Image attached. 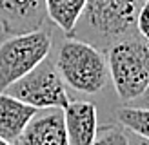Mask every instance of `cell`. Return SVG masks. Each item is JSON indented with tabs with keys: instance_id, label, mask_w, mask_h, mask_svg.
Listing matches in <instances>:
<instances>
[{
	"instance_id": "5bb4252c",
	"label": "cell",
	"mask_w": 149,
	"mask_h": 145,
	"mask_svg": "<svg viewBox=\"0 0 149 145\" xmlns=\"http://www.w3.org/2000/svg\"><path fill=\"white\" fill-rule=\"evenodd\" d=\"M129 105L131 107H140V109H149V85H147V89L140 94L133 104H129Z\"/></svg>"
},
{
	"instance_id": "7a4b0ae2",
	"label": "cell",
	"mask_w": 149,
	"mask_h": 145,
	"mask_svg": "<svg viewBox=\"0 0 149 145\" xmlns=\"http://www.w3.org/2000/svg\"><path fill=\"white\" fill-rule=\"evenodd\" d=\"M55 67L65 87L80 94H98L109 82L106 55L89 44L65 38L55 53Z\"/></svg>"
},
{
	"instance_id": "52a82bcc",
	"label": "cell",
	"mask_w": 149,
	"mask_h": 145,
	"mask_svg": "<svg viewBox=\"0 0 149 145\" xmlns=\"http://www.w3.org/2000/svg\"><path fill=\"white\" fill-rule=\"evenodd\" d=\"M13 145H69L62 109H40Z\"/></svg>"
},
{
	"instance_id": "ac0fdd59",
	"label": "cell",
	"mask_w": 149,
	"mask_h": 145,
	"mask_svg": "<svg viewBox=\"0 0 149 145\" xmlns=\"http://www.w3.org/2000/svg\"><path fill=\"white\" fill-rule=\"evenodd\" d=\"M0 31H2V29H0Z\"/></svg>"
},
{
	"instance_id": "ba28073f",
	"label": "cell",
	"mask_w": 149,
	"mask_h": 145,
	"mask_svg": "<svg viewBox=\"0 0 149 145\" xmlns=\"http://www.w3.org/2000/svg\"><path fill=\"white\" fill-rule=\"evenodd\" d=\"M69 145H93L98 134V109L93 102L71 100L62 109Z\"/></svg>"
},
{
	"instance_id": "2e32d148",
	"label": "cell",
	"mask_w": 149,
	"mask_h": 145,
	"mask_svg": "<svg viewBox=\"0 0 149 145\" xmlns=\"http://www.w3.org/2000/svg\"><path fill=\"white\" fill-rule=\"evenodd\" d=\"M0 145H13V143H9V142H6V140H2V138H0Z\"/></svg>"
},
{
	"instance_id": "8992f818",
	"label": "cell",
	"mask_w": 149,
	"mask_h": 145,
	"mask_svg": "<svg viewBox=\"0 0 149 145\" xmlns=\"http://www.w3.org/2000/svg\"><path fill=\"white\" fill-rule=\"evenodd\" d=\"M46 22L44 0H0V29L6 36L35 31Z\"/></svg>"
},
{
	"instance_id": "d6986e66",
	"label": "cell",
	"mask_w": 149,
	"mask_h": 145,
	"mask_svg": "<svg viewBox=\"0 0 149 145\" xmlns=\"http://www.w3.org/2000/svg\"><path fill=\"white\" fill-rule=\"evenodd\" d=\"M140 2H142V0H140Z\"/></svg>"
},
{
	"instance_id": "30bf717a",
	"label": "cell",
	"mask_w": 149,
	"mask_h": 145,
	"mask_svg": "<svg viewBox=\"0 0 149 145\" xmlns=\"http://www.w3.org/2000/svg\"><path fill=\"white\" fill-rule=\"evenodd\" d=\"M44 2L47 20L56 29H60L64 36H69L87 0H44Z\"/></svg>"
},
{
	"instance_id": "8fae6325",
	"label": "cell",
	"mask_w": 149,
	"mask_h": 145,
	"mask_svg": "<svg viewBox=\"0 0 149 145\" xmlns=\"http://www.w3.org/2000/svg\"><path fill=\"white\" fill-rule=\"evenodd\" d=\"M115 116H116V122L125 130L149 140V109L124 105L115 111Z\"/></svg>"
},
{
	"instance_id": "5b68a950",
	"label": "cell",
	"mask_w": 149,
	"mask_h": 145,
	"mask_svg": "<svg viewBox=\"0 0 149 145\" xmlns=\"http://www.w3.org/2000/svg\"><path fill=\"white\" fill-rule=\"evenodd\" d=\"M9 96L24 102L26 105L40 109H64L71 102L68 87L64 85L60 75L55 67L51 55L40 62L33 71L11 84L4 91Z\"/></svg>"
},
{
	"instance_id": "9a60e30c",
	"label": "cell",
	"mask_w": 149,
	"mask_h": 145,
	"mask_svg": "<svg viewBox=\"0 0 149 145\" xmlns=\"http://www.w3.org/2000/svg\"><path fill=\"white\" fill-rule=\"evenodd\" d=\"M127 138H129V145H149V140H146V138L138 136L135 133H129V130H127Z\"/></svg>"
},
{
	"instance_id": "e0dca14e",
	"label": "cell",
	"mask_w": 149,
	"mask_h": 145,
	"mask_svg": "<svg viewBox=\"0 0 149 145\" xmlns=\"http://www.w3.org/2000/svg\"><path fill=\"white\" fill-rule=\"evenodd\" d=\"M4 36H6V35H4L2 31H0V40H2V38H4Z\"/></svg>"
},
{
	"instance_id": "9c48e42d",
	"label": "cell",
	"mask_w": 149,
	"mask_h": 145,
	"mask_svg": "<svg viewBox=\"0 0 149 145\" xmlns=\"http://www.w3.org/2000/svg\"><path fill=\"white\" fill-rule=\"evenodd\" d=\"M35 113V107L26 105L7 93H0V138L15 143Z\"/></svg>"
},
{
	"instance_id": "277c9868",
	"label": "cell",
	"mask_w": 149,
	"mask_h": 145,
	"mask_svg": "<svg viewBox=\"0 0 149 145\" xmlns=\"http://www.w3.org/2000/svg\"><path fill=\"white\" fill-rule=\"evenodd\" d=\"M53 46V31L46 26L4 36L0 40V93L46 60Z\"/></svg>"
},
{
	"instance_id": "4fadbf2b",
	"label": "cell",
	"mask_w": 149,
	"mask_h": 145,
	"mask_svg": "<svg viewBox=\"0 0 149 145\" xmlns=\"http://www.w3.org/2000/svg\"><path fill=\"white\" fill-rule=\"evenodd\" d=\"M136 31L138 35L149 42V0H142L136 18Z\"/></svg>"
},
{
	"instance_id": "3957f363",
	"label": "cell",
	"mask_w": 149,
	"mask_h": 145,
	"mask_svg": "<svg viewBox=\"0 0 149 145\" xmlns=\"http://www.w3.org/2000/svg\"><path fill=\"white\" fill-rule=\"evenodd\" d=\"M109 78L124 104H133L149 85V42L133 35L116 42L106 53Z\"/></svg>"
},
{
	"instance_id": "7c38bea8",
	"label": "cell",
	"mask_w": 149,
	"mask_h": 145,
	"mask_svg": "<svg viewBox=\"0 0 149 145\" xmlns=\"http://www.w3.org/2000/svg\"><path fill=\"white\" fill-rule=\"evenodd\" d=\"M93 145H129L127 130H125L120 123H111V125H104L98 129Z\"/></svg>"
},
{
	"instance_id": "6da1fadb",
	"label": "cell",
	"mask_w": 149,
	"mask_h": 145,
	"mask_svg": "<svg viewBox=\"0 0 149 145\" xmlns=\"http://www.w3.org/2000/svg\"><path fill=\"white\" fill-rule=\"evenodd\" d=\"M140 0H87L69 38H77L102 53L136 31Z\"/></svg>"
}]
</instances>
